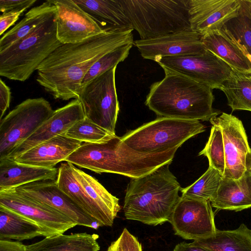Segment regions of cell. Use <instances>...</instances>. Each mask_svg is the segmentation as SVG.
<instances>
[{
  "label": "cell",
  "mask_w": 251,
  "mask_h": 251,
  "mask_svg": "<svg viewBox=\"0 0 251 251\" xmlns=\"http://www.w3.org/2000/svg\"><path fill=\"white\" fill-rule=\"evenodd\" d=\"M133 30H106L80 42L62 45L38 66L36 81L55 99H78L90 68L108 52L134 43Z\"/></svg>",
  "instance_id": "obj_1"
},
{
  "label": "cell",
  "mask_w": 251,
  "mask_h": 251,
  "mask_svg": "<svg viewBox=\"0 0 251 251\" xmlns=\"http://www.w3.org/2000/svg\"><path fill=\"white\" fill-rule=\"evenodd\" d=\"M163 69L164 77L151 85L145 102L157 116L209 121L220 113L212 107L213 89L183 75Z\"/></svg>",
  "instance_id": "obj_2"
},
{
  "label": "cell",
  "mask_w": 251,
  "mask_h": 251,
  "mask_svg": "<svg viewBox=\"0 0 251 251\" xmlns=\"http://www.w3.org/2000/svg\"><path fill=\"white\" fill-rule=\"evenodd\" d=\"M65 161L98 174L113 173L132 179L145 176L168 164L170 157L166 152H135L115 135L100 142H83Z\"/></svg>",
  "instance_id": "obj_3"
},
{
  "label": "cell",
  "mask_w": 251,
  "mask_h": 251,
  "mask_svg": "<svg viewBox=\"0 0 251 251\" xmlns=\"http://www.w3.org/2000/svg\"><path fill=\"white\" fill-rule=\"evenodd\" d=\"M168 164L129 182L123 209L126 219L150 226L169 221L180 197V186Z\"/></svg>",
  "instance_id": "obj_4"
},
{
  "label": "cell",
  "mask_w": 251,
  "mask_h": 251,
  "mask_svg": "<svg viewBox=\"0 0 251 251\" xmlns=\"http://www.w3.org/2000/svg\"><path fill=\"white\" fill-rule=\"evenodd\" d=\"M57 11L24 37L0 51V75L25 81L62 44L56 36Z\"/></svg>",
  "instance_id": "obj_5"
},
{
  "label": "cell",
  "mask_w": 251,
  "mask_h": 251,
  "mask_svg": "<svg viewBox=\"0 0 251 251\" xmlns=\"http://www.w3.org/2000/svg\"><path fill=\"white\" fill-rule=\"evenodd\" d=\"M119 0L141 40L192 30L189 0Z\"/></svg>",
  "instance_id": "obj_6"
},
{
  "label": "cell",
  "mask_w": 251,
  "mask_h": 251,
  "mask_svg": "<svg viewBox=\"0 0 251 251\" xmlns=\"http://www.w3.org/2000/svg\"><path fill=\"white\" fill-rule=\"evenodd\" d=\"M205 129V126L198 120L160 117L121 138L124 145L135 152L159 153L178 149Z\"/></svg>",
  "instance_id": "obj_7"
},
{
  "label": "cell",
  "mask_w": 251,
  "mask_h": 251,
  "mask_svg": "<svg viewBox=\"0 0 251 251\" xmlns=\"http://www.w3.org/2000/svg\"><path fill=\"white\" fill-rule=\"evenodd\" d=\"M43 98L27 99L10 111L0 122V160L7 158L54 112Z\"/></svg>",
  "instance_id": "obj_8"
},
{
  "label": "cell",
  "mask_w": 251,
  "mask_h": 251,
  "mask_svg": "<svg viewBox=\"0 0 251 251\" xmlns=\"http://www.w3.org/2000/svg\"><path fill=\"white\" fill-rule=\"evenodd\" d=\"M116 67L82 86L78 99L81 103L85 117L113 134H116V124L120 110L115 83Z\"/></svg>",
  "instance_id": "obj_9"
},
{
  "label": "cell",
  "mask_w": 251,
  "mask_h": 251,
  "mask_svg": "<svg viewBox=\"0 0 251 251\" xmlns=\"http://www.w3.org/2000/svg\"><path fill=\"white\" fill-rule=\"evenodd\" d=\"M156 62L163 69L183 75L212 89H220L232 70L207 50L200 54L165 57Z\"/></svg>",
  "instance_id": "obj_10"
},
{
  "label": "cell",
  "mask_w": 251,
  "mask_h": 251,
  "mask_svg": "<svg viewBox=\"0 0 251 251\" xmlns=\"http://www.w3.org/2000/svg\"><path fill=\"white\" fill-rule=\"evenodd\" d=\"M209 201L180 198L169 222L176 235L197 240L213 235L216 231L214 214Z\"/></svg>",
  "instance_id": "obj_11"
},
{
  "label": "cell",
  "mask_w": 251,
  "mask_h": 251,
  "mask_svg": "<svg viewBox=\"0 0 251 251\" xmlns=\"http://www.w3.org/2000/svg\"><path fill=\"white\" fill-rule=\"evenodd\" d=\"M212 125L221 129L225 150V168L223 177L237 179L246 172L251 155L248 137L241 121L226 113L213 117Z\"/></svg>",
  "instance_id": "obj_12"
},
{
  "label": "cell",
  "mask_w": 251,
  "mask_h": 251,
  "mask_svg": "<svg viewBox=\"0 0 251 251\" xmlns=\"http://www.w3.org/2000/svg\"><path fill=\"white\" fill-rule=\"evenodd\" d=\"M0 206L21 214L57 234H63L77 226L71 219L56 210L13 189L0 191Z\"/></svg>",
  "instance_id": "obj_13"
},
{
  "label": "cell",
  "mask_w": 251,
  "mask_h": 251,
  "mask_svg": "<svg viewBox=\"0 0 251 251\" xmlns=\"http://www.w3.org/2000/svg\"><path fill=\"white\" fill-rule=\"evenodd\" d=\"M11 189L56 210L77 225L94 229L100 227L58 187L56 180L37 181Z\"/></svg>",
  "instance_id": "obj_14"
},
{
  "label": "cell",
  "mask_w": 251,
  "mask_h": 251,
  "mask_svg": "<svg viewBox=\"0 0 251 251\" xmlns=\"http://www.w3.org/2000/svg\"><path fill=\"white\" fill-rule=\"evenodd\" d=\"M57 9L56 36L62 44L80 42L106 30L74 0H51Z\"/></svg>",
  "instance_id": "obj_15"
},
{
  "label": "cell",
  "mask_w": 251,
  "mask_h": 251,
  "mask_svg": "<svg viewBox=\"0 0 251 251\" xmlns=\"http://www.w3.org/2000/svg\"><path fill=\"white\" fill-rule=\"evenodd\" d=\"M145 59L158 61L165 57L200 54L206 50L201 35L193 30L170 34L164 36L134 41Z\"/></svg>",
  "instance_id": "obj_16"
},
{
  "label": "cell",
  "mask_w": 251,
  "mask_h": 251,
  "mask_svg": "<svg viewBox=\"0 0 251 251\" xmlns=\"http://www.w3.org/2000/svg\"><path fill=\"white\" fill-rule=\"evenodd\" d=\"M241 7V0H189L191 29L201 36L220 30Z\"/></svg>",
  "instance_id": "obj_17"
},
{
  "label": "cell",
  "mask_w": 251,
  "mask_h": 251,
  "mask_svg": "<svg viewBox=\"0 0 251 251\" xmlns=\"http://www.w3.org/2000/svg\"><path fill=\"white\" fill-rule=\"evenodd\" d=\"M85 117L80 100L78 99L72 100L65 106L55 110L50 118L18 146L7 159L13 160L41 143L57 136L64 135L75 123Z\"/></svg>",
  "instance_id": "obj_18"
},
{
  "label": "cell",
  "mask_w": 251,
  "mask_h": 251,
  "mask_svg": "<svg viewBox=\"0 0 251 251\" xmlns=\"http://www.w3.org/2000/svg\"><path fill=\"white\" fill-rule=\"evenodd\" d=\"M83 143L60 135L36 146L13 160L23 164L52 168L65 161Z\"/></svg>",
  "instance_id": "obj_19"
},
{
  "label": "cell",
  "mask_w": 251,
  "mask_h": 251,
  "mask_svg": "<svg viewBox=\"0 0 251 251\" xmlns=\"http://www.w3.org/2000/svg\"><path fill=\"white\" fill-rule=\"evenodd\" d=\"M210 201L217 210L240 211L251 207V155L242 176L237 179L223 176L216 195Z\"/></svg>",
  "instance_id": "obj_20"
},
{
  "label": "cell",
  "mask_w": 251,
  "mask_h": 251,
  "mask_svg": "<svg viewBox=\"0 0 251 251\" xmlns=\"http://www.w3.org/2000/svg\"><path fill=\"white\" fill-rule=\"evenodd\" d=\"M58 169L44 168L18 163L14 160H0V191L14 188L41 180H56Z\"/></svg>",
  "instance_id": "obj_21"
},
{
  "label": "cell",
  "mask_w": 251,
  "mask_h": 251,
  "mask_svg": "<svg viewBox=\"0 0 251 251\" xmlns=\"http://www.w3.org/2000/svg\"><path fill=\"white\" fill-rule=\"evenodd\" d=\"M205 49L226 62L232 70L251 75V62L234 40L222 29L201 36Z\"/></svg>",
  "instance_id": "obj_22"
},
{
  "label": "cell",
  "mask_w": 251,
  "mask_h": 251,
  "mask_svg": "<svg viewBox=\"0 0 251 251\" xmlns=\"http://www.w3.org/2000/svg\"><path fill=\"white\" fill-rule=\"evenodd\" d=\"M72 164L62 163L58 168L56 179L58 187L100 226L112 225L88 196L76 179Z\"/></svg>",
  "instance_id": "obj_23"
},
{
  "label": "cell",
  "mask_w": 251,
  "mask_h": 251,
  "mask_svg": "<svg viewBox=\"0 0 251 251\" xmlns=\"http://www.w3.org/2000/svg\"><path fill=\"white\" fill-rule=\"evenodd\" d=\"M58 234L33 221L0 206V240L18 241Z\"/></svg>",
  "instance_id": "obj_24"
},
{
  "label": "cell",
  "mask_w": 251,
  "mask_h": 251,
  "mask_svg": "<svg viewBox=\"0 0 251 251\" xmlns=\"http://www.w3.org/2000/svg\"><path fill=\"white\" fill-rule=\"evenodd\" d=\"M104 30L132 29L119 0H74Z\"/></svg>",
  "instance_id": "obj_25"
},
{
  "label": "cell",
  "mask_w": 251,
  "mask_h": 251,
  "mask_svg": "<svg viewBox=\"0 0 251 251\" xmlns=\"http://www.w3.org/2000/svg\"><path fill=\"white\" fill-rule=\"evenodd\" d=\"M99 235L86 232L58 234L26 246L27 251H99Z\"/></svg>",
  "instance_id": "obj_26"
},
{
  "label": "cell",
  "mask_w": 251,
  "mask_h": 251,
  "mask_svg": "<svg viewBox=\"0 0 251 251\" xmlns=\"http://www.w3.org/2000/svg\"><path fill=\"white\" fill-rule=\"evenodd\" d=\"M191 243L210 251H251V229L242 223L233 230L217 229L213 235Z\"/></svg>",
  "instance_id": "obj_27"
},
{
  "label": "cell",
  "mask_w": 251,
  "mask_h": 251,
  "mask_svg": "<svg viewBox=\"0 0 251 251\" xmlns=\"http://www.w3.org/2000/svg\"><path fill=\"white\" fill-rule=\"evenodd\" d=\"M72 167L80 185L113 225L121 209L119 199L110 193L94 177L76 168L73 164Z\"/></svg>",
  "instance_id": "obj_28"
},
{
  "label": "cell",
  "mask_w": 251,
  "mask_h": 251,
  "mask_svg": "<svg viewBox=\"0 0 251 251\" xmlns=\"http://www.w3.org/2000/svg\"><path fill=\"white\" fill-rule=\"evenodd\" d=\"M56 11L57 9L51 0L30 9L19 23L2 35L0 39V51L25 36Z\"/></svg>",
  "instance_id": "obj_29"
},
{
  "label": "cell",
  "mask_w": 251,
  "mask_h": 251,
  "mask_svg": "<svg viewBox=\"0 0 251 251\" xmlns=\"http://www.w3.org/2000/svg\"><path fill=\"white\" fill-rule=\"evenodd\" d=\"M220 89L225 93L228 105L232 111H251V75L232 70Z\"/></svg>",
  "instance_id": "obj_30"
},
{
  "label": "cell",
  "mask_w": 251,
  "mask_h": 251,
  "mask_svg": "<svg viewBox=\"0 0 251 251\" xmlns=\"http://www.w3.org/2000/svg\"><path fill=\"white\" fill-rule=\"evenodd\" d=\"M223 176L219 171L209 166L194 183L180 189L181 197L210 201L216 195Z\"/></svg>",
  "instance_id": "obj_31"
},
{
  "label": "cell",
  "mask_w": 251,
  "mask_h": 251,
  "mask_svg": "<svg viewBox=\"0 0 251 251\" xmlns=\"http://www.w3.org/2000/svg\"><path fill=\"white\" fill-rule=\"evenodd\" d=\"M222 29L246 54L251 55V19L242 4L239 13L226 22Z\"/></svg>",
  "instance_id": "obj_32"
},
{
  "label": "cell",
  "mask_w": 251,
  "mask_h": 251,
  "mask_svg": "<svg viewBox=\"0 0 251 251\" xmlns=\"http://www.w3.org/2000/svg\"><path fill=\"white\" fill-rule=\"evenodd\" d=\"M63 135L82 142L96 143L107 140L116 135L85 117L75 123Z\"/></svg>",
  "instance_id": "obj_33"
},
{
  "label": "cell",
  "mask_w": 251,
  "mask_h": 251,
  "mask_svg": "<svg viewBox=\"0 0 251 251\" xmlns=\"http://www.w3.org/2000/svg\"><path fill=\"white\" fill-rule=\"evenodd\" d=\"M134 43H129L121 46L100 58L92 66L85 75L81 82V87L99 75L116 67L120 62L124 61L127 57Z\"/></svg>",
  "instance_id": "obj_34"
},
{
  "label": "cell",
  "mask_w": 251,
  "mask_h": 251,
  "mask_svg": "<svg viewBox=\"0 0 251 251\" xmlns=\"http://www.w3.org/2000/svg\"><path fill=\"white\" fill-rule=\"evenodd\" d=\"M199 155L206 156L209 161V166L219 171L223 176L225 155L223 134L220 127L214 125L212 126L208 141Z\"/></svg>",
  "instance_id": "obj_35"
},
{
  "label": "cell",
  "mask_w": 251,
  "mask_h": 251,
  "mask_svg": "<svg viewBox=\"0 0 251 251\" xmlns=\"http://www.w3.org/2000/svg\"><path fill=\"white\" fill-rule=\"evenodd\" d=\"M118 240L122 251H142L141 243L126 228L123 229Z\"/></svg>",
  "instance_id": "obj_36"
},
{
  "label": "cell",
  "mask_w": 251,
  "mask_h": 251,
  "mask_svg": "<svg viewBox=\"0 0 251 251\" xmlns=\"http://www.w3.org/2000/svg\"><path fill=\"white\" fill-rule=\"evenodd\" d=\"M36 0H0V11L5 13L11 11H25Z\"/></svg>",
  "instance_id": "obj_37"
},
{
  "label": "cell",
  "mask_w": 251,
  "mask_h": 251,
  "mask_svg": "<svg viewBox=\"0 0 251 251\" xmlns=\"http://www.w3.org/2000/svg\"><path fill=\"white\" fill-rule=\"evenodd\" d=\"M25 11H11L2 13L0 17V35L13 25Z\"/></svg>",
  "instance_id": "obj_38"
},
{
  "label": "cell",
  "mask_w": 251,
  "mask_h": 251,
  "mask_svg": "<svg viewBox=\"0 0 251 251\" xmlns=\"http://www.w3.org/2000/svg\"><path fill=\"white\" fill-rule=\"evenodd\" d=\"M11 98L10 88L0 78V120L9 107Z\"/></svg>",
  "instance_id": "obj_39"
},
{
  "label": "cell",
  "mask_w": 251,
  "mask_h": 251,
  "mask_svg": "<svg viewBox=\"0 0 251 251\" xmlns=\"http://www.w3.org/2000/svg\"><path fill=\"white\" fill-rule=\"evenodd\" d=\"M0 251H27L26 246L19 241L0 240Z\"/></svg>",
  "instance_id": "obj_40"
},
{
  "label": "cell",
  "mask_w": 251,
  "mask_h": 251,
  "mask_svg": "<svg viewBox=\"0 0 251 251\" xmlns=\"http://www.w3.org/2000/svg\"><path fill=\"white\" fill-rule=\"evenodd\" d=\"M173 251H210L192 243L180 242L176 245Z\"/></svg>",
  "instance_id": "obj_41"
},
{
  "label": "cell",
  "mask_w": 251,
  "mask_h": 251,
  "mask_svg": "<svg viewBox=\"0 0 251 251\" xmlns=\"http://www.w3.org/2000/svg\"><path fill=\"white\" fill-rule=\"evenodd\" d=\"M242 6L251 19V0H241Z\"/></svg>",
  "instance_id": "obj_42"
},
{
  "label": "cell",
  "mask_w": 251,
  "mask_h": 251,
  "mask_svg": "<svg viewBox=\"0 0 251 251\" xmlns=\"http://www.w3.org/2000/svg\"><path fill=\"white\" fill-rule=\"evenodd\" d=\"M106 251H122L121 246L118 239L111 243Z\"/></svg>",
  "instance_id": "obj_43"
},
{
  "label": "cell",
  "mask_w": 251,
  "mask_h": 251,
  "mask_svg": "<svg viewBox=\"0 0 251 251\" xmlns=\"http://www.w3.org/2000/svg\"></svg>",
  "instance_id": "obj_44"
}]
</instances>
